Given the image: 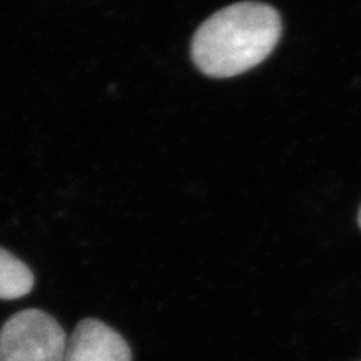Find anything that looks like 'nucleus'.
I'll list each match as a JSON object with an SVG mask.
<instances>
[{
	"instance_id": "3",
	"label": "nucleus",
	"mask_w": 361,
	"mask_h": 361,
	"mask_svg": "<svg viewBox=\"0 0 361 361\" xmlns=\"http://www.w3.org/2000/svg\"><path fill=\"white\" fill-rule=\"evenodd\" d=\"M65 361H133V355L116 330L99 319L86 318L68 337Z\"/></svg>"
},
{
	"instance_id": "4",
	"label": "nucleus",
	"mask_w": 361,
	"mask_h": 361,
	"mask_svg": "<svg viewBox=\"0 0 361 361\" xmlns=\"http://www.w3.org/2000/svg\"><path fill=\"white\" fill-rule=\"evenodd\" d=\"M35 285L30 268L0 247V300L13 301L26 297Z\"/></svg>"
},
{
	"instance_id": "5",
	"label": "nucleus",
	"mask_w": 361,
	"mask_h": 361,
	"mask_svg": "<svg viewBox=\"0 0 361 361\" xmlns=\"http://www.w3.org/2000/svg\"><path fill=\"white\" fill-rule=\"evenodd\" d=\"M358 224H360V228H361V208L358 211Z\"/></svg>"
},
{
	"instance_id": "2",
	"label": "nucleus",
	"mask_w": 361,
	"mask_h": 361,
	"mask_svg": "<svg viewBox=\"0 0 361 361\" xmlns=\"http://www.w3.org/2000/svg\"><path fill=\"white\" fill-rule=\"evenodd\" d=\"M68 337L51 314L16 313L0 329V361H65Z\"/></svg>"
},
{
	"instance_id": "1",
	"label": "nucleus",
	"mask_w": 361,
	"mask_h": 361,
	"mask_svg": "<svg viewBox=\"0 0 361 361\" xmlns=\"http://www.w3.org/2000/svg\"><path fill=\"white\" fill-rule=\"evenodd\" d=\"M280 35L281 20L273 6L235 4L220 9L197 29L191 56L205 75L235 77L264 62Z\"/></svg>"
}]
</instances>
